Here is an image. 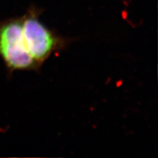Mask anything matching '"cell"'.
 <instances>
[{
  "label": "cell",
  "instance_id": "1",
  "mask_svg": "<svg viewBox=\"0 0 158 158\" xmlns=\"http://www.w3.org/2000/svg\"><path fill=\"white\" fill-rule=\"evenodd\" d=\"M40 15V11L36 8L29 9L23 15V36L29 54L41 67L53 54L64 50L70 39L48 28Z\"/></svg>",
  "mask_w": 158,
  "mask_h": 158
},
{
  "label": "cell",
  "instance_id": "2",
  "mask_svg": "<svg viewBox=\"0 0 158 158\" xmlns=\"http://www.w3.org/2000/svg\"><path fill=\"white\" fill-rule=\"evenodd\" d=\"M0 59L10 73L15 71H37L40 69L26 48L23 15L0 20Z\"/></svg>",
  "mask_w": 158,
  "mask_h": 158
}]
</instances>
